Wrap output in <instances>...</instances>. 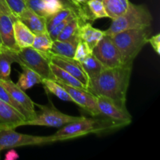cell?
Wrapping results in <instances>:
<instances>
[{"instance_id":"9","label":"cell","mask_w":160,"mask_h":160,"mask_svg":"<svg viewBox=\"0 0 160 160\" xmlns=\"http://www.w3.org/2000/svg\"><path fill=\"white\" fill-rule=\"evenodd\" d=\"M97 104L100 111L101 117L110 119L119 123L123 128L131 123L132 117L128 109L119 107L112 99L103 95H96Z\"/></svg>"},{"instance_id":"10","label":"cell","mask_w":160,"mask_h":160,"mask_svg":"<svg viewBox=\"0 0 160 160\" xmlns=\"http://www.w3.org/2000/svg\"><path fill=\"white\" fill-rule=\"evenodd\" d=\"M61 85L68 92L73 102L76 103L80 107L87 111L92 117H101L97 104L96 95L86 89L78 88L67 84H61Z\"/></svg>"},{"instance_id":"24","label":"cell","mask_w":160,"mask_h":160,"mask_svg":"<svg viewBox=\"0 0 160 160\" xmlns=\"http://www.w3.org/2000/svg\"><path fill=\"white\" fill-rule=\"evenodd\" d=\"M42 84H43L45 88L48 92L54 95L55 96H56L59 99L65 102H73L72 101V98H70V95L65 90V88L60 84L56 82L54 80L43 78L42 81Z\"/></svg>"},{"instance_id":"29","label":"cell","mask_w":160,"mask_h":160,"mask_svg":"<svg viewBox=\"0 0 160 160\" xmlns=\"http://www.w3.org/2000/svg\"><path fill=\"white\" fill-rule=\"evenodd\" d=\"M5 1L12 13L17 19L27 9L24 0H5Z\"/></svg>"},{"instance_id":"5","label":"cell","mask_w":160,"mask_h":160,"mask_svg":"<svg viewBox=\"0 0 160 160\" xmlns=\"http://www.w3.org/2000/svg\"><path fill=\"white\" fill-rule=\"evenodd\" d=\"M56 142L62 141L60 138L54 134L50 136H34L18 133L12 128L0 130V152L8 148L42 145Z\"/></svg>"},{"instance_id":"25","label":"cell","mask_w":160,"mask_h":160,"mask_svg":"<svg viewBox=\"0 0 160 160\" xmlns=\"http://www.w3.org/2000/svg\"><path fill=\"white\" fill-rule=\"evenodd\" d=\"M53 40L48 31L34 34L32 48L42 52H48L52 46Z\"/></svg>"},{"instance_id":"2","label":"cell","mask_w":160,"mask_h":160,"mask_svg":"<svg viewBox=\"0 0 160 160\" xmlns=\"http://www.w3.org/2000/svg\"><path fill=\"white\" fill-rule=\"evenodd\" d=\"M151 33V27H146L125 30L111 37L120 52L123 65H133L134 59L148 42Z\"/></svg>"},{"instance_id":"13","label":"cell","mask_w":160,"mask_h":160,"mask_svg":"<svg viewBox=\"0 0 160 160\" xmlns=\"http://www.w3.org/2000/svg\"><path fill=\"white\" fill-rule=\"evenodd\" d=\"M0 84L4 87L16 102L29 112L33 120L36 117V111L34 109L35 105L31 98L25 93L24 91L20 88L17 84L12 82L10 79L0 80Z\"/></svg>"},{"instance_id":"34","label":"cell","mask_w":160,"mask_h":160,"mask_svg":"<svg viewBox=\"0 0 160 160\" xmlns=\"http://www.w3.org/2000/svg\"><path fill=\"white\" fill-rule=\"evenodd\" d=\"M75 4H83V3H85L88 0H72Z\"/></svg>"},{"instance_id":"17","label":"cell","mask_w":160,"mask_h":160,"mask_svg":"<svg viewBox=\"0 0 160 160\" xmlns=\"http://www.w3.org/2000/svg\"><path fill=\"white\" fill-rule=\"evenodd\" d=\"M105 35V32L95 28L90 23H84L80 26L78 37L88 45L91 49H93Z\"/></svg>"},{"instance_id":"15","label":"cell","mask_w":160,"mask_h":160,"mask_svg":"<svg viewBox=\"0 0 160 160\" xmlns=\"http://www.w3.org/2000/svg\"><path fill=\"white\" fill-rule=\"evenodd\" d=\"M17 19L24 23L34 34L48 31L46 26L47 19L37 14L29 8L27 7Z\"/></svg>"},{"instance_id":"18","label":"cell","mask_w":160,"mask_h":160,"mask_svg":"<svg viewBox=\"0 0 160 160\" xmlns=\"http://www.w3.org/2000/svg\"><path fill=\"white\" fill-rule=\"evenodd\" d=\"M79 40L80 38L78 35L66 41L56 39V40L53 41L52 46L50 52L55 55H59V56H64V57L73 58L75 50H76Z\"/></svg>"},{"instance_id":"16","label":"cell","mask_w":160,"mask_h":160,"mask_svg":"<svg viewBox=\"0 0 160 160\" xmlns=\"http://www.w3.org/2000/svg\"><path fill=\"white\" fill-rule=\"evenodd\" d=\"M14 38L20 49L31 47L34 38V34L20 20L13 22Z\"/></svg>"},{"instance_id":"6","label":"cell","mask_w":160,"mask_h":160,"mask_svg":"<svg viewBox=\"0 0 160 160\" xmlns=\"http://www.w3.org/2000/svg\"><path fill=\"white\" fill-rule=\"evenodd\" d=\"M40 109L38 112H36V117L33 120H26L23 125H32V126H46L52 128H60L72 122L81 120L84 117H74L62 113L52 105L51 106H41L35 104Z\"/></svg>"},{"instance_id":"27","label":"cell","mask_w":160,"mask_h":160,"mask_svg":"<svg viewBox=\"0 0 160 160\" xmlns=\"http://www.w3.org/2000/svg\"><path fill=\"white\" fill-rule=\"evenodd\" d=\"M0 99L4 101L5 102L8 103L9 105H10L11 106H12L13 108H15L17 111L20 112L22 115H23L25 117V118L27 119V120H32V117L30 115L29 112L27 110H25L21 106L18 104L17 102H16L12 98V97L10 96L9 93L7 92V91L4 88L2 85L0 84Z\"/></svg>"},{"instance_id":"8","label":"cell","mask_w":160,"mask_h":160,"mask_svg":"<svg viewBox=\"0 0 160 160\" xmlns=\"http://www.w3.org/2000/svg\"><path fill=\"white\" fill-rule=\"evenodd\" d=\"M92 54L102 62L105 68L123 66L120 52L110 36L105 34L92 49Z\"/></svg>"},{"instance_id":"31","label":"cell","mask_w":160,"mask_h":160,"mask_svg":"<svg viewBox=\"0 0 160 160\" xmlns=\"http://www.w3.org/2000/svg\"><path fill=\"white\" fill-rule=\"evenodd\" d=\"M148 42L152 45L154 51L158 55H160V34H156L152 37H149Z\"/></svg>"},{"instance_id":"23","label":"cell","mask_w":160,"mask_h":160,"mask_svg":"<svg viewBox=\"0 0 160 160\" xmlns=\"http://www.w3.org/2000/svg\"><path fill=\"white\" fill-rule=\"evenodd\" d=\"M81 64L90 81L96 79L105 68L102 62L92 53L81 62Z\"/></svg>"},{"instance_id":"35","label":"cell","mask_w":160,"mask_h":160,"mask_svg":"<svg viewBox=\"0 0 160 160\" xmlns=\"http://www.w3.org/2000/svg\"><path fill=\"white\" fill-rule=\"evenodd\" d=\"M2 48V41H1V38H0V50Z\"/></svg>"},{"instance_id":"28","label":"cell","mask_w":160,"mask_h":160,"mask_svg":"<svg viewBox=\"0 0 160 160\" xmlns=\"http://www.w3.org/2000/svg\"><path fill=\"white\" fill-rule=\"evenodd\" d=\"M92 53V50L89 48L87 43H85L83 41L79 40L78 45H77L76 50H75L74 56L73 59L78 62H82L83 60L86 59L88 56Z\"/></svg>"},{"instance_id":"7","label":"cell","mask_w":160,"mask_h":160,"mask_svg":"<svg viewBox=\"0 0 160 160\" xmlns=\"http://www.w3.org/2000/svg\"><path fill=\"white\" fill-rule=\"evenodd\" d=\"M49 52H42L32 47L22 48L18 52L19 65H24L38 73L42 78L54 80L50 69Z\"/></svg>"},{"instance_id":"32","label":"cell","mask_w":160,"mask_h":160,"mask_svg":"<svg viewBox=\"0 0 160 160\" xmlns=\"http://www.w3.org/2000/svg\"><path fill=\"white\" fill-rule=\"evenodd\" d=\"M17 159H19V155L14 149H10L5 156V159L6 160H15Z\"/></svg>"},{"instance_id":"14","label":"cell","mask_w":160,"mask_h":160,"mask_svg":"<svg viewBox=\"0 0 160 160\" xmlns=\"http://www.w3.org/2000/svg\"><path fill=\"white\" fill-rule=\"evenodd\" d=\"M27 119L15 108L0 99V130L23 126Z\"/></svg>"},{"instance_id":"12","label":"cell","mask_w":160,"mask_h":160,"mask_svg":"<svg viewBox=\"0 0 160 160\" xmlns=\"http://www.w3.org/2000/svg\"><path fill=\"white\" fill-rule=\"evenodd\" d=\"M16 20L17 18L13 15L0 10V38L2 47L18 52L20 49L17 46L14 38L13 22Z\"/></svg>"},{"instance_id":"4","label":"cell","mask_w":160,"mask_h":160,"mask_svg":"<svg viewBox=\"0 0 160 160\" xmlns=\"http://www.w3.org/2000/svg\"><path fill=\"white\" fill-rule=\"evenodd\" d=\"M152 20V16L146 6L130 2L126 12L112 20V24L104 32L106 35L112 37L125 30L151 27Z\"/></svg>"},{"instance_id":"19","label":"cell","mask_w":160,"mask_h":160,"mask_svg":"<svg viewBox=\"0 0 160 160\" xmlns=\"http://www.w3.org/2000/svg\"><path fill=\"white\" fill-rule=\"evenodd\" d=\"M17 53L3 47L0 50V80L9 79L12 63L20 62Z\"/></svg>"},{"instance_id":"26","label":"cell","mask_w":160,"mask_h":160,"mask_svg":"<svg viewBox=\"0 0 160 160\" xmlns=\"http://www.w3.org/2000/svg\"><path fill=\"white\" fill-rule=\"evenodd\" d=\"M84 23V22H83L79 17H76L75 18H73L62 29V31L58 36L57 40H69V39H71L74 38L75 36L78 35L80 26Z\"/></svg>"},{"instance_id":"36","label":"cell","mask_w":160,"mask_h":160,"mask_svg":"<svg viewBox=\"0 0 160 160\" xmlns=\"http://www.w3.org/2000/svg\"><path fill=\"white\" fill-rule=\"evenodd\" d=\"M98 1H102V0H98Z\"/></svg>"},{"instance_id":"20","label":"cell","mask_w":160,"mask_h":160,"mask_svg":"<svg viewBox=\"0 0 160 160\" xmlns=\"http://www.w3.org/2000/svg\"><path fill=\"white\" fill-rule=\"evenodd\" d=\"M50 69L52 73L54 81H56V82L61 84H67V85L72 86V87L78 88L86 89L85 86L81 81H78L73 75L69 73L63 69L60 68L52 62H50Z\"/></svg>"},{"instance_id":"1","label":"cell","mask_w":160,"mask_h":160,"mask_svg":"<svg viewBox=\"0 0 160 160\" xmlns=\"http://www.w3.org/2000/svg\"><path fill=\"white\" fill-rule=\"evenodd\" d=\"M133 65L104 68L96 79L91 81L88 90L95 95L112 99L119 107L127 109V92Z\"/></svg>"},{"instance_id":"37","label":"cell","mask_w":160,"mask_h":160,"mask_svg":"<svg viewBox=\"0 0 160 160\" xmlns=\"http://www.w3.org/2000/svg\"></svg>"},{"instance_id":"3","label":"cell","mask_w":160,"mask_h":160,"mask_svg":"<svg viewBox=\"0 0 160 160\" xmlns=\"http://www.w3.org/2000/svg\"><path fill=\"white\" fill-rule=\"evenodd\" d=\"M123 127L104 117H94V118H86L72 122L58 130L54 135L61 138L62 142L82 137L90 134L99 133L116 130Z\"/></svg>"},{"instance_id":"22","label":"cell","mask_w":160,"mask_h":160,"mask_svg":"<svg viewBox=\"0 0 160 160\" xmlns=\"http://www.w3.org/2000/svg\"><path fill=\"white\" fill-rule=\"evenodd\" d=\"M108 17L112 20L123 15L128 10L129 0H102Z\"/></svg>"},{"instance_id":"33","label":"cell","mask_w":160,"mask_h":160,"mask_svg":"<svg viewBox=\"0 0 160 160\" xmlns=\"http://www.w3.org/2000/svg\"><path fill=\"white\" fill-rule=\"evenodd\" d=\"M0 9H1V10L5 11V12H6L12 13V12H11V10L9 9V8L8 7L7 4H6L5 0H0Z\"/></svg>"},{"instance_id":"30","label":"cell","mask_w":160,"mask_h":160,"mask_svg":"<svg viewBox=\"0 0 160 160\" xmlns=\"http://www.w3.org/2000/svg\"><path fill=\"white\" fill-rule=\"evenodd\" d=\"M27 7L31 9L38 15L46 18L44 0H24Z\"/></svg>"},{"instance_id":"11","label":"cell","mask_w":160,"mask_h":160,"mask_svg":"<svg viewBox=\"0 0 160 160\" xmlns=\"http://www.w3.org/2000/svg\"><path fill=\"white\" fill-rule=\"evenodd\" d=\"M49 61L52 63L58 66L60 68L63 69L69 73L73 75L75 78L81 81L84 86L86 89H88L89 87V78L84 70L81 67V62L75 60L73 58L64 57V56L55 55L50 52H49Z\"/></svg>"},{"instance_id":"21","label":"cell","mask_w":160,"mask_h":160,"mask_svg":"<svg viewBox=\"0 0 160 160\" xmlns=\"http://www.w3.org/2000/svg\"><path fill=\"white\" fill-rule=\"evenodd\" d=\"M20 66L21 67L22 72L19 75V80L17 84L20 88L23 89V91H26L34 87L36 84H42L43 78L38 73H37L31 69L28 68L26 66Z\"/></svg>"}]
</instances>
